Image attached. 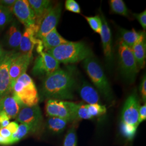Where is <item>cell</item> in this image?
Listing matches in <instances>:
<instances>
[{
	"instance_id": "obj_25",
	"label": "cell",
	"mask_w": 146,
	"mask_h": 146,
	"mask_svg": "<svg viewBox=\"0 0 146 146\" xmlns=\"http://www.w3.org/2000/svg\"><path fill=\"white\" fill-rule=\"evenodd\" d=\"M30 133H33L31 127L27 125L21 123L20 125H19L18 128L15 133L11 136L10 145H12L20 141L22 139Z\"/></svg>"
},
{
	"instance_id": "obj_34",
	"label": "cell",
	"mask_w": 146,
	"mask_h": 146,
	"mask_svg": "<svg viewBox=\"0 0 146 146\" xmlns=\"http://www.w3.org/2000/svg\"><path fill=\"white\" fill-rule=\"evenodd\" d=\"M134 15L135 16L137 20L141 25L143 29H146V11H143L140 14H134Z\"/></svg>"
},
{
	"instance_id": "obj_21",
	"label": "cell",
	"mask_w": 146,
	"mask_h": 146,
	"mask_svg": "<svg viewBox=\"0 0 146 146\" xmlns=\"http://www.w3.org/2000/svg\"><path fill=\"white\" fill-rule=\"evenodd\" d=\"M146 41L144 34L131 48L135 59L138 68H143L145 66L146 60Z\"/></svg>"
},
{
	"instance_id": "obj_11",
	"label": "cell",
	"mask_w": 146,
	"mask_h": 146,
	"mask_svg": "<svg viewBox=\"0 0 146 146\" xmlns=\"http://www.w3.org/2000/svg\"><path fill=\"white\" fill-rule=\"evenodd\" d=\"M61 12L62 6L61 5L52 6L40 23L38 31L36 34L37 38L41 40L48 33L56 28L60 19Z\"/></svg>"
},
{
	"instance_id": "obj_7",
	"label": "cell",
	"mask_w": 146,
	"mask_h": 146,
	"mask_svg": "<svg viewBox=\"0 0 146 146\" xmlns=\"http://www.w3.org/2000/svg\"><path fill=\"white\" fill-rule=\"evenodd\" d=\"M46 111L49 117L61 118L69 122L76 121L73 114L72 102L49 99L46 105Z\"/></svg>"
},
{
	"instance_id": "obj_35",
	"label": "cell",
	"mask_w": 146,
	"mask_h": 146,
	"mask_svg": "<svg viewBox=\"0 0 146 146\" xmlns=\"http://www.w3.org/2000/svg\"><path fill=\"white\" fill-rule=\"evenodd\" d=\"M140 90L141 93V97L142 99L143 102L146 103V76L143 77L141 81L140 87Z\"/></svg>"
},
{
	"instance_id": "obj_31",
	"label": "cell",
	"mask_w": 146,
	"mask_h": 146,
	"mask_svg": "<svg viewBox=\"0 0 146 146\" xmlns=\"http://www.w3.org/2000/svg\"><path fill=\"white\" fill-rule=\"evenodd\" d=\"M84 17L88 22L91 28L96 33L100 34L102 28V20L99 16L96 15L90 17L84 16Z\"/></svg>"
},
{
	"instance_id": "obj_38",
	"label": "cell",
	"mask_w": 146,
	"mask_h": 146,
	"mask_svg": "<svg viewBox=\"0 0 146 146\" xmlns=\"http://www.w3.org/2000/svg\"><path fill=\"white\" fill-rule=\"evenodd\" d=\"M18 127H19V124L15 121L10 122L9 124L7 126V127L8 128V129L11 131L12 134H13L14 133H15L18 128Z\"/></svg>"
},
{
	"instance_id": "obj_3",
	"label": "cell",
	"mask_w": 146,
	"mask_h": 146,
	"mask_svg": "<svg viewBox=\"0 0 146 146\" xmlns=\"http://www.w3.org/2000/svg\"><path fill=\"white\" fill-rule=\"evenodd\" d=\"M11 92L23 106L31 107L38 104L39 96L36 86L26 73L16 80Z\"/></svg>"
},
{
	"instance_id": "obj_12",
	"label": "cell",
	"mask_w": 146,
	"mask_h": 146,
	"mask_svg": "<svg viewBox=\"0 0 146 146\" xmlns=\"http://www.w3.org/2000/svg\"><path fill=\"white\" fill-rule=\"evenodd\" d=\"M33 58V55L17 52L12 60L9 69V76L11 90L16 80L26 73Z\"/></svg>"
},
{
	"instance_id": "obj_24",
	"label": "cell",
	"mask_w": 146,
	"mask_h": 146,
	"mask_svg": "<svg viewBox=\"0 0 146 146\" xmlns=\"http://www.w3.org/2000/svg\"><path fill=\"white\" fill-rule=\"evenodd\" d=\"M72 108L75 120H90L93 119L89 114L87 104H76L72 102Z\"/></svg>"
},
{
	"instance_id": "obj_14",
	"label": "cell",
	"mask_w": 146,
	"mask_h": 146,
	"mask_svg": "<svg viewBox=\"0 0 146 146\" xmlns=\"http://www.w3.org/2000/svg\"><path fill=\"white\" fill-rule=\"evenodd\" d=\"M38 31V27L36 26L25 28L19 48V52L33 55V51L34 47L40 41V39L36 37V34Z\"/></svg>"
},
{
	"instance_id": "obj_5",
	"label": "cell",
	"mask_w": 146,
	"mask_h": 146,
	"mask_svg": "<svg viewBox=\"0 0 146 146\" xmlns=\"http://www.w3.org/2000/svg\"><path fill=\"white\" fill-rule=\"evenodd\" d=\"M118 52L122 75L127 81L132 83L135 81L139 71L132 50L120 41Z\"/></svg>"
},
{
	"instance_id": "obj_2",
	"label": "cell",
	"mask_w": 146,
	"mask_h": 146,
	"mask_svg": "<svg viewBox=\"0 0 146 146\" xmlns=\"http://www.w3.org/2000/svg\"><path fill=\"white\" fill-rule=\"evenodd\" d=\"M46 52L59 62L67 64L78 62L93 56V52L82 42H68Z\"/></svg>"
},
{
	"instance_id": "obj_9",
	"label": "cell",
	"mask_w": 146,
	"mask_h": 146,
	"mask_svg": "<svg viewBox=\"0 0 146 146\" xmlns=\"http://www.w3.org/2000/svg\"><path fill=\"white\" fill-rule=\"evenodd\" d=\"M140 103L136 92L130 95L125 101L121 115V122L138 127L140 125Z\"/></svg>"
},
{
	"instance_id": "obj_32",
	"label": "cell",
	"mask_w": 146,
	"mask_h": 146,
	"mask_svg": "<svg viewBox=\"0 0 146 146\" xmlns=\"http://www.w3.org/2000/svg\"><path fill=\"white\" fill-rule=\"evenodd\" d=\"M66 9L74 13H81V8L78 3L74 0H67L65 3Z\"/></svg>"
},
{
	"instance_id": "obj_19",
	"label": "cell",
	"mask_w": 146,
	"mask_h": 146,
	"mask_svg": "<svg viewBox=\"0 0 146 146\" xmlns=\"http://www.w3.org/2000/svg\"><path fill=\"white\" fill-rule=\"evenodd\" d=\"M22 33L20 31V27L15 22L13 23L9 27L6 34V42L8 47L11 49H19Z\"/></svg>"
},
{
	"instance_id": "obj_13",
	"label": "cell",
	"mask_w": 146,
	"mask_h": 146,
	"mask_svg": "<svg viewBox=\"0 0 146 146\" xmlns=\"http://www.w3.org/2000/svg\"><path fill=\"white\" fill-rule=\"evenodd\" d=\"M13 14L26 28L35 26V16L27 0H16Z\"/></svg>"
},
{
	"instance_id": "obj_36",
	"label": "cell",
	"mask_w": 146,
	"mask_h": 146,
	"mask_svg": "<svg viewBox=\"0 0 146 146\" xmlns=\"http://www.w3.org/2000/svg\"><path fill=\"white\" fill-rule=\"evenodd\" d=\"M16 0H1L0 5L7 8L13 13V7Z\"/></svg>"
},
{
	"instance_id": "obj_18",
	"label": "cell",
	"mask_w": 146,
	"mask_h": 146,
	"mask_svg": "<svg viewBox=\"0 0 146 146\" xmlns=\"http://www.w3.org/2000/svg\"><path fill=\"white\" fill-rule=\"evenodd\" d=\"M78 93L84 102L88 104H99L100 96L96 89L87 82H84L78 88Z\"/></svg>"
},
{
	"instance_id": "obj_6",
	"label": "cell",
	"mask_w": 146,
	"mask_h": 146,
	"mask_svg": "<svg viewBox=\"0 0 146 146\" xmlns=\"http://www.w3.org/2000/svg\"><path fill=\"white\" fill-rule=\"evenodd\" d=\"M16 118L21 123L29 125L33 133H36L41 128L43 117L38 104L31 107L23 105Z\"/></svg>"
},
{
	"instance_id": "obj_8",
	"label": "cell",
	"mask_w": 146,
	"mask_h": 146,
	"mask_svg": "<svg viewBox=\"0 0 146 146\" xmlns=\"http://www.w3.org/2000/svg\"><path fill=\"white\" fill-rule=\"evenodd\" d=\"M60 62L47 52H42L36 58L32 72L36 76L47 77L59 69Z\"/></svg>"
},
{
	"instance_id": "obj_15",
	"label": "cell",
	"mask_w": 146,
	"mask_h": 146,
	"mask_svg": "<svg viewBox=\"0 0 146 146\" xmlns=\"http://www.w3.org/2000/svg\"><path fill=\"white\" fill-rule=\"evenodd\" d=\"M22 106L13 94H9L0 100V111H4L10 119L16 117Z\"/></svg>"
},
{
	"instance_id": "obj_17",
	"label": "cell",
	"mask_w": 146,
	"mask_h": 146,
	"mask_svg": "<svg viewBox=\"0 0 146 146\" xmlns=\"http://www.w3.org/2000/svg\"><path fill=\"white\" fill-rule=\"evenodd\" d=\"M102 28L100 35L102 44L104 56L110 61L112 60V45H111V33L110 27L104 16L102 15Z\"/></svg>"
},
{
	"instance_id": "obj_28",
	"label": "cell",
	"mask_w": 146,
	"mask_h": 146,
	"mask_svg": "<svg viewBox=\"0 0 146 146\" xmlns=\"http://www.w3.org/2000/svg\"><path fill=\"white\" fill-rule=\"evenodd\" d=\"M13 20V13L7 8L0 5V30Z\"/></svg>"
},
{
	"instance_id": "obj_4",
	"label": "cell",
	"mask_w": 146,
	"mask_h": 146,
	"mask_svg": "<svg viewBox=\"0 0 146 146\" xmlns=\"http://www.w3.org/2000/svg\"><path fill=\"white\" fill-rule=\"evenodd\" d=\"M86 69L93 83L109 102H112L114 96L109 81L99 63L94 58H87L84 61Z\"/></svg>"
},
{
	"instance_id": "obj_1",
	"label": "cell",
	"mask_w": 146,
	"mask_h": 146,
	"mask_svg": "<svg viewBox=\"0 0 146 146\" xmlns=\"http://www.w3.org/2000/svg\"><path fill=\"white\" fill-rule=\"evenodd\" d=\"M76 80L72 70L58 69L46 77L42 84V96L49 99L67 100L74 98Z\"/></svg>"
},
{
	"instance_id": "obj_37",
	"label": "cell",
	"mask_w": 146,
	"mask_h": 146,
	"mask_svg": "<svg viewBox=\"0 0 146 146\" xmlns=\"http://www.w3.org/2000/svg\"><path fill=\"white\" fill-rule=\"evenodd\" d=\"M146 119V103L142 106L140 107L139 110V121L140 124L142 122Z\"/></svg>"
},
{
	"instance_id": "obj_16",
	"label": "cell",
	"mask_w": 146,
	"mask_h": 146,
	"mask_svg": "<svg viewBox=\"0 0 146 146\" xmlns=\"http://www.w3.org/2000/svg\"><path fill=\"white\" fill-rule=\"evenodd\" d=\"M28 1L35 16V25L39 28L43 19L52 7V2L48 0H29Z\"/></svg>"
},
{
	"instance_id": "obj_39",
	"label": "cell",
	"mask_w": 146,
	"mask_h": 146,
	"mask_svg": "<svg viewBox=\"0 0 146 146\" xmlns=\"http://www.w3.org/2000/svg\"><path fill=\"white\" fill-rule=\"evenodd\" d=\"M8 51H5L2 47L0 46V62L5 58Z\"/></svg>"
},
{
	"instance_id": "obj_30",
	"label": "cell",
	"mask_w": 146,
	"mask_h": 146,
	"mask_svg": "<svg viewBox=\"0 0 146 146\" xmlns=\"http://www.w3.org/2000/svg\"><path fill=\"white\" fill-rule=\"evenodd\" d=\"M89 114L93 118L96 116L104 115L106 113V108L104 106L100 104H87Z\"/></svg>"
},
{
	"instance_id": "obj_23",
	"label": "cell",
	"mask_w": 146,
	"mask_h": 146,
	"mask_svg": "<svg viewBox=\"0 0 146 146\" xmlns=\"http://www.w3.org/2000/svg\"><path fill=\"white\" fill-rule=\"evenodd\" d=\"M68 122L61 118L49 117L47 121V128L52 133L60 134L64 131Z\"/></svg>"
},
{
	"instance_id": "obj_33",
	"label": "cell",
	"mask_w": 146,
	"mask_h": 146,
	"mask_svg": "<svg viewBox=\"0 0 146 146\" xmlns=\"http://www.w3.org/2000/svg\"><path fill=\"white\" fill-rule=\"evenodd\" d=\"M10 123V119L4 111H0V129L5 128Z\"/></svg>"
},
{
	"instance_id": "obj_20",
	"label": "cell",
	"mask_w": 146,
	"mask_h": 146,
	"mask_svg": "<svg viewBox=\"0 0 146 146\" xmlns=\"http://www.w3.org/2000/svg\"><path fill=\"white\" fill-rule=\"evenodd\" d=\"M41 40L43 48H45L46 51L68 42V41L64 39L60 35L56 30V28L54 29L48 33Z\"/></svg>"
},
{
	"instance_id": "obj_10",
	"label": "cell",
	"mask_w": 146,
	"mask_h": 146,
	"mask_svg": "<svg viewBox=\"0 0 146 146\" xmlns=\"http://www.w3.org/2000/svg\"><path fill=\"white\" fill-rule=\"evenodd\" d=\"M16 52L15 50L8 51L5 58L0 62V99L11 92L9 69Z\"/></svg>"
},
{
	"instance_id": "obj_29",
	"label": "cell",
	"mask_w": 146,
	"mask_h": 146,
	"mask_svg": "<svg viewBox=\"0 0 146 146\" xmlns=\"http://www.w3.org/2000/svg\"><path fill=\"white\" fill-rule=\"evenodd\" d=\"M137 129V127L136 126L121 122L120 131L123 136L129 140H131L134 137Z\"/></svg>"
},
{
	"instance_id": "obj_22",
	"label": "cell",
	"mask_w": 146,
	"mask_h": 146,
	"mask_svg": "<svg viewBox=\"0 0 146 146\" xmlns=\"http://www.w3.org/2000/svg\"><path fill=\"white\" fill-rule=\"evenodd\" d=\"M120 34V41L127 47L131 49L139 40L143 33L137 32L134 29H132L131 31L122 29H121Z\"/></svg>"
},
{
	"instance_id": "obj_27",
	"label": "cell",
	"mask_w": 146,
	"mask_h": 146,
	"mask_svg": "<svg viewBox=\"0 0 146 146\" xmlns=\"http://www.w3.org/2000/svg\"><path fill=\"white\" fill-rule=\"evenodd\" d=\"M76 121H74V124L67 131L63 142V146H77Z\"/></svg>"
},
{
	"instance_id": "obj_26",
	"label": "cell",
	"mask_w": 146,
	"mask_h": 146,
	"mask_svg": "<svg viewBox=\"0 0 146 146\" xmlns=\"http://www.w3.org/2000/svg\"><path fill=\"white\" fill-rule=\"evenodd\" d=\"M110 5L111 11L114 13L125 16H128V10L123 1L111 0Z\"/></svg>"
}]
</instances>
